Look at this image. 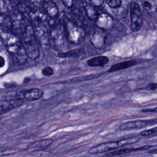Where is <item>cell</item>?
<instances>
[{
	"instance_id": "14",
	"label": "cell",
	"mask_w": 157,
	"mask_h": 157,
	"mask_svg": "<svg viewBox=\"0 0 157 157\" xmlns=\"http://www.w3.org/2000/svg\"><path fill=\"white\" fill-rule=\"evenodd\" d=\"M137 64V61L134 59L128 60L123 62H120L115 64H113L107 71V72H113L123 69H126L131 66H133Z\"/></svg>"
},
{
	"instance_id": "8",
	"label": "cell",
	"mask_w": 157,
	"mask_h": 157,
	"mask_svg": "<svg viewBox=\"0 0 157 157\" xmlns=\"http://www.w3.org/2000/svg\"><path fill=\"white\" fill-rule=\"evenodd\" d=\"M25 103L22 98H13L4 99L0 102V115L6 113L13 109H17Z\"/></svg>"
},
{
	"instance_id": "7",
	"label": "cell",
	"mask_w": 157,
	"mask_h": 157,
	"mask_svg": "<svg viewBox=\"0 0 157 157\" xmlns=\"http://www.w3.org/2000/svg\"><path fill=\"white\" fill-rule=\"evenodd\" d=\"M130 9V27L132 31H138L142 25L143 17L139 4L136 2H132L129 6Z\"/></svg>"
},
{
	"instance_id": "24",
	"label": "cell",
	"mask_w": 157,
	"mask_h": 157,
	"mask_svg": "<svg viewBox=\"0 0 157 157\" xmlns=\"http://www.w3.org/2000/svg\"><path fill=\"white\" fill-rule=\"evenodd\" d=\"M104 1L103 0H92L90 1V4L93 6V7H99L102 6V4L104 3Z\"/></svg>"
},
{
	"instance_id": "4",
	"label": "cell",
	"mask_w": 157,
	"mask_h": 157,
	"mask_svg": "<svg viewBox=\"0 0 157 157\" xmlns=\"http://www.w3.org/2000/svg\"><path fill=\"white\" fill-rule=\"evenodd\" d=\"M66 39L71 44L78 45L85 39L86 32L85 29L74 22L67 20L64 23Z\"/></svg>"
},
{
	"instance_id": "20",
	"label": "cell",
	"mask_w": 157,
	"mask_h": 157,
	"mask_svg": "<svg viewBox=\"0 0 157 157\" xmlns=\"http://www.w3.org/2000/svg\"><path fill=\"white\" fill-rule=\"evenodd\" d=\"M101 34H102L101 33H96L93 35V37L91 38V43L96 48H97L99 40H101V42L105 43V38Z\"/></svg>"
},
{
	"instance_id": "18",
	"label": "cell",
	"mask_w": 157,
	"mask_h": 157,
	"mask_svg": "<svg viewBox=\"0 0 157 157\" xmlns=\"http://www.w3.org/2000/svg\"><path fill=\"white\" fill-rule=\"evenodd\" d=\"M85 53V51L82 48H75L67 52L59 53L58 56L60 58H78Z\"/></svg>"
},
{
	"instance_id": "10",
	"label": "cell",
	"mask_w": 157,
	"mask_h": 157,
	"mask_svg": "<svg viewBox=\"0 0 157 157\" xmlns=\"http://www.w3.org/2000/svg\"><path fill=\"white\" fill-rule=\"evenodd\" d=\"M148 124V121L144 120H137L126 121L120 125L119 129L121 131L138 129L145 128Z\"/></svg>"
},
{
	"instance_id": "1",
	"label": "cell",
	"mask_w": 157,
	"mask_h": 157,
	"mask_svg": "<svg viewBox=\"0 0 157 157\" xmlns=\"http://www.w3.org/2000/svg\"><path fill=\"white\" fill-rule=\"evenodd\" d=\"M0 38L5 45L7 52L14 61L23 64L27 61L28 57L23 43L18 35L11 31L1 29Z\"/></svg>"
},
{
	"instance_id": "15",
	"label": "cell",
	"mask_w": 157,
	"mask_h": 157,
	"mask_svg": "<svg viewBox=\"0 0 157 157\" xmlns=\"http://www.w3.org/2000/svg\"><path fill=\"white\" fill-rule=\"evenodd\" d=\"M109 59L107 56L104 55H101L88 59L86 61V63L89 66L98 67L105 66L109 63Z\"/></svg>"
},
{
	"instance_id": "6",
	"label": "cell",
	"mask_w": 157,
	"mask_h": 157,
	"mask_svg": "<svg viewBox=\"0 0 157 157\" xmlns=\"http://www.w3.org/2000/svg\"><path fill=\"white\" fill-rule=\"evenodd\" d=\"M36 39L41 48L47 50L50 47V32L45 23L32 25Z\"/></svg>"
},
{
	"instance_id": "26",
	"label": "cell",
	"mask_w": 157,
	"mask_h": 157,
	"mask_svg": "<svg viewBox=\"0 0 157 157\" xmlns=\"http://www.w3.org/2000/svg\"><path fill=\"white\" fill-rule=\"evenodd\" d=\"M142 112H145V113H147V112H153V113H156L157 112V107H155V108H153V109H143L141 110Z\"/></svg>"
},
{
	"instance_id": "27",
	"label": "cell",
	"mask_w": 157,
	"mask_h": 157,
	"mask_svg": "<svg viewBox=\"0 0 157 157\" xmlns=\"http://www.w3.org/2000/svg\"><path fill=\"white\" fill-rule=\"evenodd\" d=\"M5 64H6L5 58L2 55H0V68L3 67L5 66Z\"/></svg>"
},
{
	"instance_id": "3",
	"label": "cell",
	"mask_w": 157,
	"mask_h": 157,
	"mask_svg": "<svg viewBox=\"0 0 157 157\" xmlns=\"http://www.w3.org/2000/svg\"><path fill=\"white\" fill-rule=\"evenodd\" d=\"M140 140V138L137 136L130 137L128 138L122 139L118 140L107 142L96 145L91 147L89 150V153L91 154H98L103 153L105 152L110 151L111 150H115L119 148L123 147L129 144H132L137 143Z\"/></svg>"
},
{
	"instance_id": "16",
	"label": "cell",
	"mask_w": 157,
	"mask_h": 157,
	"mask_svg": "<svg viewBox=\"0 0 157 157\" xmlns=\"http://www.w3.org/2000/svg\"><path fill=\"white\" fill-rule=\"evenodd\" d=\"M0 26L2 30L12 32V20L9 15L0 13Z\"/></svg>"
},
{
	"instance_id": "9",
	"label": "cell",
	"mask_w": 157,
	"mask_h": 157,
	"mask_svg": "<svg viewBox=\"0 0 157 157\" xmlns=\"http://www.w3.org/2000/svg\"><path fill=\"white\" fill-rule=\"evenodd\" d=\"M53 142V140L52 139H43L38 140L30 144L27 147V150L30 152L41 151L50 147Z\"/></svg>"
},
{
	"instance_id": "12",
	"label": "cell",
	"mask_w": 157,
	"mask_h": 157,
	"mask_svg": "<svg viewBox=\"0 0 157 157\" xmlns=\"http://www.w3.org/2000/svg\"><path fill=\"white\" fill-rule=\"evenodd\" d=\"M113 18L111 16L102 13L99 15L96 20V24L98 27L102 29H108L112 26Z\"/></svg>"
},
{
	"instance_id": "30",
	"label": "cell",
	"mask_w": 157,
	"mask_h": 157,
	"mask_svg": "<svg viewBox=\"0 0 157 157\" xmlns=\"http://www.w3.org/2000/svg\"><path fill=\"white\" fill-rule=\"evenodd\" d=\"M0 119H1V118H0Z\"/></svg>"
},
{
	"instance_id": "13",
	"label": "cell",
	"mask_w": 157,
	"mask_h": 157,
	"mask_svg": "<svg viewBox=\"0 0 157 157\" xmlns=\"http://www.w3.org/2000/svg\"><path fill=\"white\" fill-rule=\"evenodd\" d=\"M43 91L37 88L25 90L23 91V96L28 101H34L40 99L43 96Z\"/></svg>"
},
{
	"instance_id": "17",
	"label": "cell",
	"mask_w": 157,
	"mask_h": 157,
	"mask_svg": "<svg viewBox=\"0 0 157 157\" xmlns=\"http://www.w3.org/2000/svg\"><path fill=\"white\" fill-rule=\"evenodd\" d=\"M83 8L87 18L90 20L96 21L99 15L96 8L86 2L83 3Z\"/></svg>"
},
{
	"instance_id": "2",
	"label": "cell",
	"mask_w": 157,
	"mask_h": 157,
	"mask_svg": "<svg viewBox=\"0 0 157 157\" xmlns=\"http://www.w3.org/2000/svg\"><path fill=\"white\" fill-rule=\"evenodd\" d=\"M22 43L28 58L37 59L40 55V45L35 36L33 26L29 22L21 34Z\"/></svg>"
},
{
	"instance_id": "25",
	"label": "cell",
	"mask_w": 157,
	"mask_h": 157,
	"mask_svg": "<svg viewBox=\"0 0 157 157\" xmlns=\"http://www.w3.org/2000/svg\"><path fill=\"white\" fill-rule=\"evenodd\" d=\"M62 3L64 4V6H66L67 8H71L74 5V1L71 0H65V1H61Z\"/></svg>"
},
{
	"instance_id": "29",
	"label": "cell",
	"mask_w": 157,
	"mask_h": 157,
	"mask_svg": "<svg viewBox=\"0 0 157 157\" xmlns=\"http://www.w3.org/2000/svg\"><path fill=\"white\" fill-rule=\"evenodd\" d=\"M144 6L148 9H150L151 7V4L149 2H147V1H145L144 2Z\"/></svg>"
},
{
	"instance_id": "22",
	"label": "cell",
	"mask_w": 157,
	"mask_h": 157,
	"mask_svg": "<svg viewBox=\"0 0 157 157\" xmlns=\"http://www.w3.org/2000/svg\"><path fill=\"white\" fill-rule=\"evenodd\" d=\"M105 2L112 9H117L121 7L122 1L121 0H106Z\"/></svg>"
},
{
	"instance_id": "21",
	"label": "cell",
	"mask_w": 157,
	"mask_h": 157,
	"mask_svg": "<svg viewBox=\"0 0 157 157\" xmlns=\"http://www.w3.org/2000/svg\"><path fill=\"white\" fill-rule=\"evenodd\" d=\"M140 136L144 137H149L157 135V126L148 129H145L140 133Z\"/></svg>"
},
{
	"instance_id": "19",
	"label": "cell",
	"mask_w": 157,
	"mask_h": 157,
	"mask_svg": "<svg viewBox=\"0 0 157 157\" xmlns=\"http://www.w3.org/2000/svg\"><path fill=\"white\" fill-rule=\"evenodd\" d=\"M149 147V146H147V147H143L142 148H130V149H123V150H117L115 151H113L112 153H111V155H123V154H126L131 151H137V150H140L142 149H145V148H148Z\"/></svg>"
},
{
	"instance_id": "11",
	"label": "cell",
	"mask_w": 157,
	"mask_h": 157,
	"mask_svg": "<svg viewBox=\"0 0 157 157\" xmlns=\"http://www.w3.org/2000/svg\"><path fill=\"white\" fill-rule=\"evenodd\" d=\"M42 8L47 15L52 19L58 18L59 10L56 4L52 1H44L42 2Z\"/></svg>"
},
{
	"instance_id": "28",
	"label": "cell",
	"mask_w": 157,
	"mask_h": 157,
	"mask_svg": "<svg viewBox=\"0 0 157 157\" xmlns=\"http://www.w3.org/2000/svg\"><path fill=\"white\" fill-rule=\"evenodd\" d=\"M148 88L150 90L157 89V83H150L148 85Z\"/></svg>"
},
{
	"instance_id": "23",
	"label": "cell",
	"mask_w": 157,
	"mask_h": 157,
	"mask_svg": "<svg viewBox=\"0 0 157 157\" xmlns=\"http://www.w3.org/2000/svg\"><path fill=\"white\" fill-rule=\"evenodd\" d=\"M53 73H54V71H53V68L50 66L45 67L44 68H43L42 69V74L43 75H44L45 77L51 76L53 74Z\"/></svg>"
},
{
	"instance_id": "5",
	"label": "cell",
	"mask_w": 157,
	"mask_h": 157,
	"mask_svg": "<svg viewBox=\"0 0 157 157\" xmlns=\"http://www.w3.org/2000/svg\"><path fill=\"white\" fill-rule=\"evenodd\" d=\"M50 38L58 50L64 49L67 39L64 25L61 23L53 25L50 31Z\"/></svg>"
}]
</instances>
